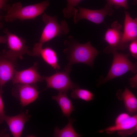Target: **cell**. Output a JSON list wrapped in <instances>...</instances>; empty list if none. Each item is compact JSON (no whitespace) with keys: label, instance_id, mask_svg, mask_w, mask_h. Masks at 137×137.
Instances as JSON below:
<instances>
[{"label":"cell","instance_id":"22","mask_svg":"<svg viewBox=\"0 0 137 137\" xmlns=\"http://www.w3.org/2000/svg\"><path fill=\"white\" fill-rule=\"evenodd\" d=\"M129 50L132 57L137 58V40H133L130 42L129 46Z\"/></svg>","mask_w":137,"mask_h":137},{"label":"cell","instance_id":"2","mask_svg":"<svg viewBox=\"0 0 137 137\" xmlns=\"http://www.w3.org/2000/svg\"><path fill=\"white\" fill-rule=\"evenodd\" d=\"M117 50L108 46L104 49L105 53L112 54L113 61L107 75L99 81L97 85L98 87L109 80L121 76L129 71L134 73L137 72L136 63H133L129 60V54L119 53Z\"/></svg>","mask_w":137,"mask_h":137},{"label":"cell","instance_id":"11","mask_svg":"<svg viewBox=\"0 0 137 137\" xmlns=\"http://www.w3.org/2000/svg\"><path fill=\"white\" fill-rule=\"evenodd\" d=\"M38 63L36 62L27 69L20 71L15 70L12 80L13 84H34L38 82H42L45 77L40 76L38 73Z\"/></svg>","mask_w":137,"mask_h":137},{"label":"cell","instance_id":"8","mask_svg":"<svg viewBox=\"0 0 137 137\" xmlns=\"http://www.w3.org/2000/svg\"><path fill=\"white\" fill-rule=\"evenodd\" d=\"M13 88V96L19 100L22 107H25L35 101L38 97L40 92L34 84L18 83Z\"/></svg>","mask_w":137,"mask_h":137},{"label":"cell","instance_id":"1","mask_svg":"<svg viewBox=\"0 0 137 137\" xmlns=\"http://www.w3.org/2000/svg\"><path fill=\"white\" fill-rule=\"evenodd\" d=\"M64 44L67 47L64 52L67 54L68 61L67 65L77 63H83L92 67L94 59L98 52L96 48L93 46L89 41L81 44L75 41L73 37L70 36L68 39L66 40Z\"/></svg>","mask_w":137,"mask_h":137},{"label":"cell","instance_id":"6","mask_svg":"<svg viewBox=\"0 0 137 137\" xmlns=\"http://www.w3.org/2000/svg\"><path fill=\"white\" fill-rule=\"evenodd\" d=\"M3 32L6 34L7 43L9 49L3 51L7 56L16 60L18 58L22 60L23 55L25 54L31 55V52L29 50L28 47L25 45L26 40L12 33L7 28L5 29Z\"/></svg>","mask_w":137,"mask_h":137},{"label":"cell","instance_id":"13","mask_svg":"<svg viewBox=\"0 0 137 137\" xmlns=\"http://www.w3.org/2000/svg\"><path fill=\"white\" fill-rule=\"evenodd\" d=\"M16 61L8 57L3 51L0 52V83L3 86L12 80L16 66Z\"/></svg>","mask_w":137,"mask_h":137},{"label":"cell","instance_id":"5","mask_svg":"<svg viewBox=\"0 0 137 137\" xmlns=\"http://www.w3.org/2000/svg\"><path fill=\"white\" fill-rule=\"evenodd\" d=\"M71 66L67 65L62 71L45 77L44 79L47 83V87L45 89L51 88L67 93L69 90L79 88L78 84L72 81L69 76Z\"/></svg>","mask_w":137,"mask_h":137},{"label":"cell","instance_id":"7","mask_svg":"<svg viewBox=\"0 0 137 137\" xmlns=\"http://www.w3.org/2000/svg\"><path fill=\"white\" fill-rule=\"evenodd\" d=\"M79 12L73 16V21L76 24L79 20L85 19L96 24L103 22L107 15H111L114 11L113 6L107 3L102 8L98 10H91L77 6Z\"/></svg>","mask_w":137,"mask_h":137},{"label":"cell","instance_id":"16","mask_svg":"<svg viewBox=\"0 0 137 137\" xmlns=\"http://www.w3.org/2000/svg\"><path fill=\"white\" fill-rule=\"evenodd\" d=\"M116 95L119 100L123 101L128 113L132 114L136 113L137 111V99L130 90L127 88H125L124 91L119 90L117 91Z\"/></svg>","mask_w":137,"mask_h":137},{"label":"cell","instance_id":"17","mask_svg":"<svg viewBox=\"0 0 137 137\" xmlns=\"http://www.w3.org/2000/svg\"><path fill=\"white\" fill-rule=\"evenodd\" d=\"M66 94L59 92L57 95L53 96L52 98L57 102L61 109L63 116L69 118L74 108L71 100L68 98Z\"/></svg>","mask_w":137,"mask_h":137},{"label":"cell","instance_id":"18","mask_svg":"<svg viewBox=\"0 0 137 137\" xmlns=\"http://www.w3.org/2000/svg\"><path fill=\"white\" fill-rule=\"evenodd\" d=\"M75 120L69 118L67 124L60 130L56 127L54 129V136L56 137H78L81 135L77 133L73 128L72 124Z\"/></svg>","mask_w":137,"mask_h":137},{"label":"cell","instance_id":"21","mask_svg":"<svg viewBox=\"0 0 137 137\" xmlns=\"http://www.w3.org/2000/svg\"><path fill=\"white\" fill-rule=\"evenodd\" d=\"M107 4L113 6L115 8L123 7L127 9L128 8V0H106Z\"/></svg>","mask_w":137,"mask_h":137},{"label":"cell","instance_id":"9","mask_svg":"<svg viewBox=\"0 0 137 137\" xmlns=\"http://www.w3.org/2000/svg\"><path fill=\"white\" fill-rule=\"evenodd\" d=\"M125 13L123 32L120 43L116 49L117 50L125 49L130 42L137 39V19L132 18L127 11H125Z\"/></svg>","mask_w":137,"mask_h":137},{"label":"cell","instance_id":"25","mask_svg":"<svg viewBox=\"0 0 137 137\" xmlns=\"http://www.w3.org/2000/svg\"><path fill=\"white\" fill-rule=\"evenodd\" d=\"M8 0H0V10L2 9H4L7 5H6L7 2ZM3 17L0 15V28L3 27V24L1 22V20Z\"/></svg>","mask_w":137,"mask_h":137},{"label":"cell","instance_id":"12","mask_svg":"<svg viewBox=\"0 0 137 137\" xmlns=\"http://www.w3.org/2000/svg\"><path fill=\"white\" fill-rule=\"evenodd\" d=\"M31 116L27 110L16 115L9 116L5 115L4 120L8 126L13 137H21L25 123L28 121Z\"/></svg>","mask_w":137,"mask_h":137},{"label":"cell","instance_id":"4","mask_svg":"<svg viewBox=\"0 0 137 137\" xmlns=\"http://www.w3.org/2000/svg\"><path fill=\"white\" fill-rule=\"evenodd\" d=\"M45 26L43 30L39 42L43 45L55 37L67 34L69 32L68 24L65 20L58 23L57 17L44 13L42 16Z\"/></svg>","mask_w":137,"mask_h":137},{"label":"cell","instance_id":"3","mask_svg":"<svg viewBox=\"0 0 137 137\" xmlns=\"http://www.w3.org/2000/svg\"><path fill=\"white\" fill-rule=\"evenodd\" d=\"M49 5L48 0L41 3L23 7L21 3L17 2L11 6L7 5L4 10L7 11L5 16L7 22H11L17 19L21 21L26 20H34L43 13Z\"/></svg>","mask_w":137,"mask_h":137},{"label":"cell","instance_id":"30","mask_svg":"<svg viewBox=\"0 0 137 137\" xmlns=\"http://www.w3.org/2000/svg\"><path fill=\"white\" fill-rule=\"evenodd\" d=\"M137 3V0H133V4H136Z\"/></svg>","mask_w":137,"mask_h":137},{"label":"cell","instance_id":"24","mask_svg":"<svg viewBox=\"0 0 137 137\" xmlns=\"http://www.w3.org/2000/svg\"><path fill=\"white\" fill-rule=\"evenodd\" d=\"M1 94L0 93V124L2 123L4 121V117L5 115L4 111V104Z\"/></svg>","mask_w":137,"mask_h":137},{"label":"cell","instance_id":"27","mask_svg":"<svg viewBox=\"0 0 137 137\" xmlns=\"http://www.w3.org/2000/svg\"><path fill=\"white\" fill-rule=\"evenodd\" d=\"M7 37L6 35L4 36H0V43H7Z\"/></svg>","mask_w":137,"mask_h":137},{"label":"cell","instance_id":"19","mask_svg":"<svg viewBox=\"0 0 137 137\" xmlns=\"http://www.w3.org/2000/svg\"><path fill=\"white\" fill-rule=\"evenodd\" d=\"M71 97L75 99H81L86 101L93 100L94 98V95L89 90L79 88L72 90L71 94Z\"/></svg>","mask_w":137,"mask_h":137},{"label":"cell","instance_id":"23","mask_svg":"<svg viewBox=\"0 0 137 137\" xmlns=\"http://www.w3.org/2000/svg\"><path fill=\"white\" fill-rule=\"evenodd\" d=\"M137 131V127L130 129L117 132L118 134L122 137H125L129 135L136 132Z\"/></svg>","mask_w":137,"mask_h":137},{"label":"cell","instance_id":"28","mask_svg":"<svg viewBox=\"0 0 137 137\" xmlns=\"http://www.w3.org/2000/svg\"><path fill=\"white\" fill-rule=\"evenodd\" d=\"M9 135L8 134L0 133V137H9Z\"/></svg>","mask_w":137,"mask_h":137},{"label":"cell","instance_id":"15","mask_svg":"<svg viewBox=\"0 0 137 137\" xmlns=\"http://www.w3.org/2000/svg\"><path fill=\"white\" fill-rule=\"evenodd\" d=\"M122 28V25L116 21L112 24L111 28L106 31L104 40L109 45V47L116 50L122 38L123 33L121 31Z\"/></svg>","mask_w":137,"mask_h":137},{"label":"cell","instance_id":"14","mask_svg":"<svg viewBox=\"0 0 137 137\" xmlns=\"http://www.w3.org/2000/svg\"><path fill=\"white\" fill-rule=\"evenodd\" d=\"M42 45L39 42L36 43L31 52V55L41 56L47 63L56 71L59 70L60 67L58 63L56 52L50 47H47L43 48Z\"/></svg>","mask_w":137,"mask_h":137},{"label":"cell","instance_id":"29","mask_svg":"<svg viewBox=\"0 0 137 137\" xmlns=\"http://www.w3.org/2000/svg\"><path fill=\"white\" fill-rule=\"evenodd\" d=\"M3 86L0 83V93L2 94L3 92V91H2V87Z\"/></svg>","mask_w":137,"mask_h":137},{"label":"cell","instance_id":"10","mask_svg":"<svg viewBox=\"0 0 137 137\" xmlns=\"http://www.w3.org/2000/svg\"><path fill=\"white\" fill-rule=\"evenodd\" d=\"M137 127V115H130L126 113L119 114L116 117L113 125L101 130L99 132H105L111 134L116 131H125Z\"/></svg>","mask_w":137,"mask_h":137},{"label":"cell","instance_id":"26","mask_svg":"<svg viewBox=\"0 0 137 137\" xmlns=\"http://www.w3.org/2000/svg\"><path fill=\"white\" fill-rule=\"evenodd\" d=\"M130 83L132 88H137V74L129 79Z\"/></svg>","mask_w":137,"mask_h":137},{"label":"cell","instance_id":"20","mask_svg":"<svg viewBox=\"0 0 137 137\" xmlns=\"http://www.w3.org/2000/svg\"><path fill=\"white\" fill-rule=\"evenodd\" d=\"M82 0H66V7L62 10L64 17L69 18L75 15L78 12L75 7L77 6L78 4Z\"/></svg>","mask_w":137,"mask_h":137}]
</instances>
